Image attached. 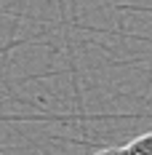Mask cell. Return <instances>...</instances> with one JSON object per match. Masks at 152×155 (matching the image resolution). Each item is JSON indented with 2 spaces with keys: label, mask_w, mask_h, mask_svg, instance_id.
Masks as SVG:
<instances>
[{
  "label": "cell",
  "mask_w": 152,
  "mask_h": 155,
  "mask_svg": "<svg viewBox=\"0 0 152 155\" xmlns=\"http://www.w3.org/2000/svg\"><path fill=\"white\" fill-rule=\"evenodd\" d=\"M125 150H128V155H152V131L131 139L125 144Z\"/></svg>",
  "instance_id": "cell-1"
},
{
  "label": "cell",
  "mask_w": 152,
  "mask_h": 155,
  "mask_svg": "<svg viewBox=\"0 0 152 155\" xmlns=\"http://www.w3.org/2000/svg\"><path fill=\"white\" fill-rule=\"evenodd\" d=\"M93 155H128V150L125 147H104V150H99Z\"/></svg>",
  "instance_id": "cell-2"
}]
</instances>
